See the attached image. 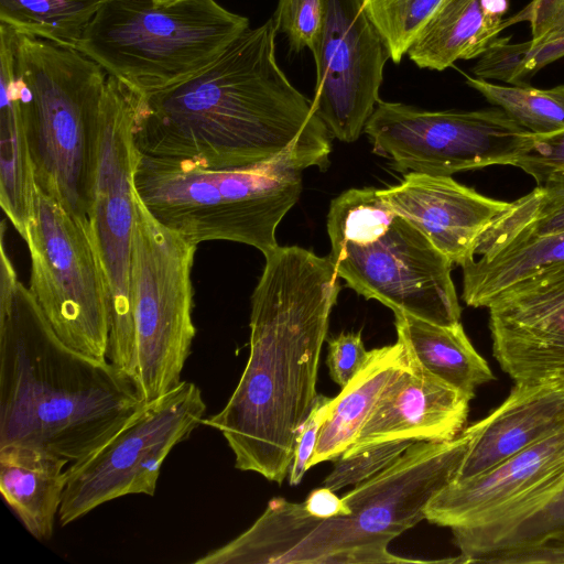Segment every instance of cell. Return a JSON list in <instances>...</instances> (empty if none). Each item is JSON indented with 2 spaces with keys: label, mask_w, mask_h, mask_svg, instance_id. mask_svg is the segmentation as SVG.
Returning a JSON list of instances; mask_svg holds the SVG:
<instances>
[{
  "label": "cell",
  "mask_w": 564,
  "mask_h": 564,
  "mask_svg": "<svg viewBox=\"0 0 564 564\" xmlns=\"http://www.w3.org/2000/svg\"><path fill=\"white\" fill-rule=\"evenodd\" d=\"M327 232L329 259L358 294L393 313L444 326L460 322L452 261L377 188H350L333 199Z\"/></svg>",
  "instance_id": "6"
},
{
  "label": "cell",
  "mask_w": 564,
  "mask_h": 564,
  "mask_svg": "<svg viewBox=\"0 0 564 564\" xmlns=\"http://www.w3.org/2000/svg\"><path fill=\"white\" fill-rule=\"evenodd\" d=\"M264 258L251 296L246 367L224 409L203 424L223 434L237 469L280 485L318 395L319 357L340 284L329 257L279 246Z\"/></svg>",
  "instance_id": "2"
},
{
  "label": "cell",
  "mask_w": 564,
  "mask_h": 564,
  "mask_svg": "<svg viewBox=\"0 0 564 564\" xmlns=\"http://www.w3.org/2000/svg\"><path fill=\"white\" fill-rule=\"evenodd\" d=\"M397 337L409 360L470 399L495 379L459 323L444 326L405 313H394Z\"/></svg>",
  "instance_id": "24"
},
{
  "label": "cell",
  "mask_w": 564,
  "mask_h": 564,
  "mask_svg": "<svg viewBox=\"0 0 564 564\" xmlns=\"http://www.w3.org/2000/svg\"><path fill=\"white\" fill-rule=\"evenodd\" d=\"M409 365L399 340L369 351L360 371L332 398L308 469L333 462L355 442L384 390Z\"/></svg>",
  "instance_id": "23"
},
{
  "label": "cell",
  "mask_w": 564,
  "mask_h": 564,
  "mask_svg": "<svg viewBox=\"0 0 564 564\" xmlns=\"http://www.w3.org/2000/svg\"><path fill=\"white\" fill-rule=\"evenodd\" d=\"M1 85L24 121L35 184L89 223L108 74L75 47L0 23Z\"/></svg>",
  "instance_id": "4"
},
{
  "label": "cell",
  "mask_w": 564,
  "mask_h": 564,
  "mask_svg": "<svg viewBox=\"0 0 564 564\" xmlns=\"http://www.w3.org/2000/svg\"><path fill=\"white\" fill-rule=\"evenodd\" d=\"M467 429L468 448L453 481L491 469L564 430V386L514 383L497 409Z\"/></svg>",
  "instance_id": "19"
},
{
  "label": "cell",
  "mask_w": 564,
  "mask_h": 564,
  "mask_svg": "<svg viewBox=\"0 0 564 564\" xmlns=\"http://www.w3.org/2000/svg\"><path fill=\"white\" fill-rule=\"evenodd\" d=\"M102 0H0V23L77 48Z\"/></svg>",
  "instance_id": "28"
},
{
  "label": "cell",
  "mask_w": 564,
  "mask_h": 564,
  "mask_svg": "<svg viewBox=\"0 0 564 564\" xmlns=\"http://www.w3.org/2000/svg\"><path fill=\"white\" fill-rule=\"evenodd\" d=\"M364 132L373 152L402 173L452 176L490 165H512L532 133L503 110L430 111L381 101Z\"/></svg>",
  "instance_id": "13"
},
{
  "label": "cell",
  "mask_w": 564,
  "mask_h": 564,
  "mask_svg": "<svg viewBox=\"0 0 564 564\" xmlns=\"http://www.w3.org/2000/svg\"><path fill=\"white\" fill-rule=\"evenodd\" d=\"M276 33L271 18L196 74L158 89L133 88L138 152L208 169L256 166L296 145L329 156V129L276 62Z\"/></svg>",
  "instance_id": "1"
},
{
  "label": "cell",
  "mask_w": 564,
  "mask_h": 564,
  "mask_svg": "<svg viewBox=\"0 0 564 564\" xmlns=\"http://www.w3.org/2000/svg\"><path fill=\"white\" fill-rule=\"evenodd\" d=\"M451 530L459 563L564 564V486L514 520Z\"/></svg>",
  "instance_id": "20"
},
{
  "label": "cell",
  "mask_w": 564,
  "mask_h": 564,
  "mask_svg": "<svg viewBox=\"0 0 564 564\" xmlns=\"http://www.w3.org/2000/svg\"><path fill=\"white\" fill-rule=\"evenodd\" d=\"M68 460L30 445L0 446V490L24 528L37 540L54 531L66 486Z\"/></svg>",
  "instance_id": "22"
},
{
  "label": "cell",
  "mask_w": 564,
  "mask_h": 564,
  "mask_svg": "<svg viewBox=\"0 0 564 564\" xmlns=\"http://www.w3.org/2000/svg\"><path fill=\"white\" fill-rule=\"evenodd\" d=\"M330 401L332 398L318 393L312 411L299 430L294 457L288 475L291 486L299 485L308 470V463L314 454Z\"/></svg>",
  "instance_id": "37"
},
{
  "label": "cell",
  "mask_w": 564,
  "mask_h": 564,
  "mask_svg": "<svg viewBox=\"0 0 564 564\" xmlns=\"http://www.w3.org/2000/svg\"><path fill=\"white\" fill-rule=\"evenodd\" d=\"M466 84L534 135L564 130V85L542 89L497 84L475 76H466Z\"/></svg>",
  "instance_id": "29"
},
{
  "label": "cell",
  "mask_w": 564,
  "mask_h": 564,
  "mask_svg": "<svg viewBox=\"0 0 564 564\" xmlns=\"http://www.w3.org/2000/svg\"><path fill=\"white\" fill-rule=\"evenodd\" d=\"M248 28L215 0H102L77 50L144 91L196 74Z\"/></svg>",
  "instance_id": "7"
},
{
  "label": "cell",
  "mask_w": 564,
  "mask_h": 564,
  "mask_svg": "<svg viewBox=\"0 0 564 564\" xmlns=\"http://www.w3.org/2000/svg\"><path fill=\"white\" fill-rule=\"evenodd\" d=\"M316 65L314 107L333 137L356 141L379 102L390 58L361 0H324L312 48Z\"/></svg>",
  "instance_id": "14"
},
{
  "label": "cell",
  "mask_w": 564,
  "mask_h": 564,
  "mask_svg": "<svg viewBox=\"0 0 564 564\" xmlns=\"http://www.w3.org/2000/svg\"><path fill=\"white\" fill-rule=\"evenodd\" d=\"M36 184L24 121L11 90L1 85L0 204L24 239L33 218Z\"/></svg>",
  "instance_id": "26"
},
{
  "label": "cell",
  "mask_w": 564,
  "mask_h": 564,
  "mask_svg": "<svg viewBox=\"0 0 564 564\" xmlns=\"http://www.w3.org/2000/svg\"><path fill=\"white\" fill-rule=\"evenodd\" d=\"M206 403L194 382L150 402L109 441L66 468L58 520L67 525L127 495L153 496L170 452L204 422Z\"/></svg>",
  "instance_id": "12"
},
{
  "label": "cell",
  "mask_w": 564,
  "mask_h": 564,
  "mask_svg": "<svg viewBox=\"0 0 564 564\" xmlns=\"http://www.w3.org/2000/svg\"><path fill=\"white\" fill-rule=\"evenodd\" d=\"M30 291L57 336L72 348L107 359L110 293L89 223L36 187L24 237Z\"/></svg>",
  "instance_id": "9"
},
{
  "label": "cell",
  "mask_w": 564,
  "mask_h": 564,
  "mask_svg": "<svg viewBox=\"0 0 564 564\" xmlns=\"http://www.w3.org/2000/svg\"><path fill=\"white\" fill-rule=\"evenodd\" d=\"M445 0H361L382 37L390 59L399 64Z\"/></svg>",
  "instance_id": "31"
},
{
  "label": "cell",
  "mask_w": 564,
  "mask_h": 564,
  "mask_svg": "<svg viewBox=\"0 0 564 564\" xmlns=\"http://www.w3.org/2000/svg\"><path fill=\"white\" fill-rule=\"evenodd\" d=\"M328 164L329 156L297 145L240 169H208L138 152L133 182L152 216L191 242L228 240L267 256L279 247L276 227L300 198L304 170Z\"/></svg>",
  "instance_id": "5"
},
{
  "label": "cell",
  "mask_w": 564,
  "mask_h": 564,
  "mask_svg": "<svg viewBox=\"0 0 564 564\" xmlns=\"http://www.w3.org/2000/svg\"><path fill=\"white\" fill-rule=\"evenodd\" d=\"M564 486V430L479 475L455 480L430 501L429 522L454 528L500 524L541 506Z\"/></svg>",
  "instance_id": "15"
},
{
  "label": "cell",
  "mask_w": 564,
  "mask_h": 564,
  "mask_svg": "<svg viewBox=\"0 0 564 564\" xmlns=\"http://www.w3.org/2000/svg\"><path fill=\"white\" fill-rule=\"evenodd\" d=\"M130 300L133 383L150 402L176 388L196 335L191 272L196 246L158 221L134 188Z\"/></svg>",
  "instance_id": "8"
},
{
  "label": "cell",
  "mask_w": 564,
  "mask_h": 564,
  "mask_svg": "<svg viewBox=\"0 0 564 564\" xmlns=\"http://www.w3.org/2000/svg\"><path fill=\"white\" fill-rule=\"evenodd\" d=\"M416 441L397 440L344 452L333 460L334 467L322 486L333 491L358 485L395 462Z\"/></svg>",
  "instance_id": "32"
},
{
  "label": "cell",
  "mask_w": 564,
  "mask_h": 564,
  "mask_svg": "<svg viewBox=\"0 0 564 564\" xmlns=\"http://www.w3.org/2000/svg\"><path fill=\"white\" fill-rule=\"evenodd\" d=\"M562 232L564 183L536 185L527 195L511 202L509 207L494 219L477 239L469 260Z\"/></svg>",
  "instance_id": "27"
},
{
  "label": "cell",
  "mask_w": 564,
  "mask_h": 564,
  "mask_svg": "<svg viewBox=\"0 0 564 564\" xmlns=\"http://www.w3.org/2000/svg\"><path fill=\"white\" fill-rule=\"evenodd\" d=\"M562 57L564 37L512 43L510 36H498L478 57L471 70L475 77L485 80L527 86L539 70Z\"/></svg>",
  "instance_id": "30"
},
{
  "label": "cell",
  "mask_w": 564,
  "mask_h": 564,
  "mask_svg": "<svg viewBox=\"0 0 564 564\" xmlns=\"http://www.w3.org/2000/svg\"><path fill=\"white\" fill-rule=\"evenodd\" d=\"M519 22H529L534 41L563 39L564 0H531L522 10L503 20V30Z\"/></svg>",
  "instance_id": "36"
},
{
  "label": "cell",
  "mask_w": 564,
  "mask_h": 564,
  "mask_svg": "<svg viewBox=\"0 0 564 564\" xmlns=\"http://www.w3.org/2000/svg\"><path fill=\"white\" fill-rule=\"evenodd\" d=\"M486 308L492 354L514 383L564 386V268L508 288Z\"/></svg>",
  "instance_id": "16"
},
{
  "label": "cell",
  "mask_w": 564,
  "mask_h": 564,
  "mask_svg": "<svg viewBox=\"0 0 564 564\" xmlns=\"http://www.w3.org/2000/svg\"><path fill=\"white\" fill-rule=\"evenodd\" d=\"M135 91L108 75L102 99L99 148L89 226L110 293L107 359L132 381L135 338L130 300V268L135 224L133 139Z\"/></svg>",
  "instance_id": "10"
},
{
  "label": "cell",
  "mask_w": 564,
  "mask_h": 564,
  "mask_svg": "<svg viewBox=\"0 0 564 564\" xmlns=\"http://www.w3.org/2000/svg\"><path fill=\"white\" fill-rule=\"evenodd\" d=\"M509 0H445L406 55L420 68L444 70L482 55L503 31Z\"/></svg>",
  "instance_id": "21"
},
{
  "label": "cell",
  "mask_w": 564,
  "mask_h": 564,
  "mask_svg": "<svg viewBox=\"0 0 564 564\" xmlns=\"http://www.w3.org/2000/svg\"><path fill=\"white\" fill-rule=\"evenodd\" d=\"M304 506L311 514L318 518L348 516L350 512L344 499L324 486L311 491Z\"/></svg>",
  "instance_id": "38"
},
{
  "label": "cell",
  "mask_w": 564,
  "mask_h": 564,
  "mask_svg": "<svg viewBox=\"0 0 564 564\" xmlns=\"http://www.w3.org/2000/svg\"><path fill=\"white\" fill-rule=\"evenodd\" d=\"M379 194L414 225L453 264L463 265L473 248L508 202L479 194L452 176L406 173Z\"/></svg>",
  "instance_id": "17"
},
{
  "label": "cell",
  "mask_w": 564,
  "mask_h": 564,
  "mask_svg": "<svg viewBox=\"0 0 564 564\" xmlns=\"http://www.w3.org/2000/svg\"><path fill=\"white\" fill-rule=\"evenodd\" d=\"M324 14V0H279L273 20L284 33L292 52L312 51Z\"/></svg>",
  "instance_id": "33"
},
{
  "label": "cell",
  "mask_w": 564,
  "mask_h": 564,
  "mask_svg": "<svg viewBox=\"0 0 564 564\" xmlns=\"http://www.w3.org/2000/svg\"><path fill=\"white\" fill-rule=\"evenodd\" d=\"M409 364L384 390L345 452L397 440L451 441L465 429L471 399L410 360Z\"/></svg>",
  "instance_id": "18"
},
{
  "label": "cell",
  "mask_w": 564,
  "mask_h": 564,
  "mask_svg": "<svg viewBox=\"0 0 564 564\" xmlns=\"http://www.w3.org/2000/svg\"><path fill=\"white\" fill-rule=\"evenodd\" d=\"M469 440L465 427L451 441H416L346 492L349 514L330 518L339 564L430 563L394 555L388 545L425 519L430 501L455 479Z\"/></svg>",
  "instance_id": "11"
},
{
  "label": "cell",
  "mask_w": 564,
  "mask_h": 564,
  "mask_svg": "<svg viewBox=\"0 0 564 564\" xmlns=\"http://www.w3.org/2000/svg\"><path fill=\"white\" fill-rule=\"evenodd\" d=\"M0 237V446L50 451L69 464L98 449L145 404L109 360L87 356L55 333L18 279Z\"/></svg>",
  "instance_id": "3"
},
{
  "label": "cell",
  "mask_w": 564,
  "mask_h": 564,
  "mask_svg": "<svg viewBox=\"0 0 564 564\" xmlns=\"http://www.w3.org/2000/svg\"><path fill=\"white\" fill-rule=\"evenodd\" d=\"M512 165L532 176L538 185L564 183V130L532 134Z\"/></svg>",
  "instance_id": "34"
},
{
  "label": "cell",
  "mask_w": 564,
  "mask_h": 564,
  "mask_svg": "<svg viewBox=\"0 0 564 564\" xmlns=\"http://www.w3.org/2000/svg\"><path fill=\"white\" fill-rule=\"evenodd\" d=\"M561 268H564V232L536 238L465 262L462 297L468 306L487 307L508 288Z\"/></svg>",
  "instance_id": "25"
},
{
  "label": "cell",
  "mask_w": 564,
  "mask_h": 564,
  "mask_svg": "<svg viewBox=\"0 0 564 564\" xmlns=\"http://www.w3.org/2000/svg\"><path fill=\"white\" fill-rule=\"evenodd\" d=\"M326 365L329 376L341 388L364 367L369 351L366 350L360 333H340L327 340Z\"/></svg>",
  "instance_id": "35"
}]
</instances>
